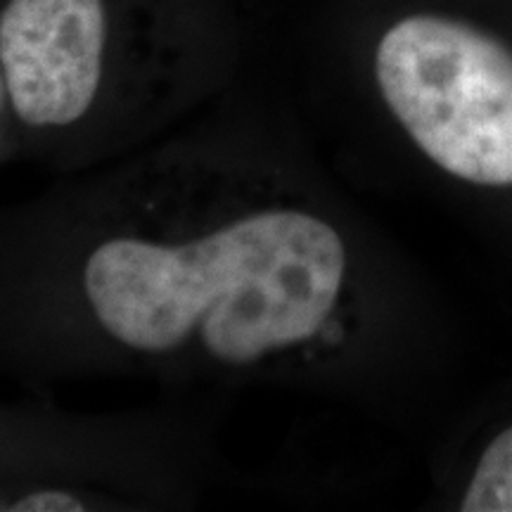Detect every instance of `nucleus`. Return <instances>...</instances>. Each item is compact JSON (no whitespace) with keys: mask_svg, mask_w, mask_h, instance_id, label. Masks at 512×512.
Wrapping results in <instances>:
<instances>
[{"mask_svg":"<svg viewBox=\"0 0 512 512\" xmlns=\"http://www.w3.org/2000/svg\"><path fill=\"white\" fill-rule=\"evenodd\" d=\"M344 278L347 247L328 221L266 207L188 235H114L86 256L81 283L119 347L252 368L316 339Z\"/></svg>","mask_w":512,"mask_h":512,"instance_id":"obj_1","label":"nucleus"},{"mask_svg":"<svg viewBox=\"0 0 512 512\" xmlns=\"http://www.w3.org/2000/svg\"><path fill=\"white\" fill-rule=\"evenodd\" d=\"M460 510L512 512V427L486 446Z\"/></svg>","mask_w":512,"mask_h":512,"instance_id":"obj_4","label":"nucleus"},{"mask_svg":"<svg viewBox=\"0 0 512 512\" xmlns=\"http://www.w3.org/2000/svg\"><path fill=\"white\" fill-rule=\"evenodd\" d=\"M10 98H8V88H5V76H3V69H0V114H3L5 105H8Z\"/></svg>","mask_w":512,"mask_h":512,"instance_id":"obj_6","label":"nucleus"},{"mask_svg":"<svg viewBox=\"0 0 512 512\" xmlns=\"http://www.w3.org/2000/svg\"><path fill=\"white\" fill-rule=\"evenodd\" d=\"M0 510L15 512H60V510H86V501L67 489H36L15 498Z\"/></svg>","mask_w":512,"mask_h":512,"instance_id":"obj_5","label":"nucleus"},{"mask_svg":"<svg viewBox=\"0 0 512 512\" xmlns=\"http://www.w3.org/2000/svg\"><path fill=\"white\" fill-rule=\"evenodd\" d=\"M389 112L446 174L512 185V46L470 19L413 12L375 48Z\"/></svg>","mask_w":512,"mask_h":512,"instance_id":"obj_2","label":"nucleus"},{"mask_svg":"<svg viewBox=\"0 0 512 512\" xmlns=\"http://www.w3.org/2000/svg\"><path fill=\"white\" fill-rule=\"evenodd\" d=\"M102 0H10L0 12V69L15 117L67 128L91 112L105 69Z\"/></svg>","mask_w":512,"mask_h":512,"instance_id":"obj_3","label":"nucleus"}]
</instances>
